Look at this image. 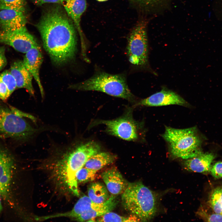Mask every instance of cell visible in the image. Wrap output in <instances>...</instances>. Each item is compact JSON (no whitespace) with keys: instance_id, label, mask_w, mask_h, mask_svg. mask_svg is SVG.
Wrapping results in <instances>:
<instances>
[{"instance_id":"1","label":"cell","mask_w":222,"mask_h":222,"mask_svg":"<svg viewBox=\"0 0 222 222\" xmlns=\"http://www.w3.org/2000/svg\"><path fill=\"white\" fill-rule=\"evenodd\" d=\"M44 48L53 62L61 65L72 60L77 50V37L74 26L59 8L50 10L37 25Z\"/></svg>"},{"instance_id":"2","label":"cell","mask_w":222,"mask_h":222,"mask_svg":"<svg viewBox=\"0 0 222 222\" xmlns=\"http://www.w3.org/2000/svg\"><path fill=\"white\" fill-rule=\"evenodd\" d=\"M100 150L101 146L98 143L90 141L71 146L58 161L56 164L57 175L74 195H79L76 179L77 172L84 166L90 157L100 152Z\"/></svg>"},{"instance_id":"3","label":"cell","mask_w":222,"mask_h":222,"mask_svg":"<svg viewBox=\"0 0 222 222\" xmlns=\"http://www.w3.org/2000/svg\"><path fill=\"white\" fill-rule=\"evenodd\" d=\"M121 201L124 208L141 221L151 220L158 210L155 193L140 182L128 183L122 194Z\"/></svg>"},{"instance_id":"4","label":"cell","mask_w":222,"mask_h":222,"mask_svg":"<svg viewBox=\"0 0 222 222\" xmlns=\"http://www.w3.org/2000/svg\"><path fill=\"white\" fill-rule=\"evenodd\" d=\"M69 88L83 91L101 92L131 102H134L136 100L129 88L125 75L124 74H114L102 71H97L88 79L71 84Z\"/></svg>"},{"instance_id":"5","label":"cell","mask_w":222,"mask_h":222,"mask_svg":"<svg viewBox=\"0 0 222 222\" xmlns=\"http://www.w3.org/2000/svg\"><path fill=\"white\" fill-rule=\"evenodd\" d=\"M162 136L174 158L186 160L203 153L201 140L195 127L177 129L166 127Z\"/></svg>"},{"instance_id":"6","label":"cell","mask_w":222,"mask_h":222,"mask_svg":"<svg viewBox=\"0 0 222 222\" xmlns=\"http://www.w3.org/2000/svg\"><path fill=\"white\" fill-rule=\"evenodd\" d=\"M37 131V130L31 126L24 117L16 114L10 106L0 102V138L25 142Z\"/></svg>"},{"instance_id":"7","label":"cell","mask_w":222,"mask_h":222,"mask_svg":"<svg viewBox=\"0 0 222 222\" xmlns=\"http://www.w3.org/2000/svg\"><path fill=\"white\" fill-rule=\"evenodd\" d=\"M126 53L129 62L134 66L142 68L148 67V44L146 22L139 23L131 32Z\"/></svg>"},{"instance_id":"8","label":"cell","mask_w":222,"mask_h":222,"mask_svg":"<svg viewBox=\"0 0 222 222\" xmlns=\"http://www.w3.org/2000/svg\"><path fill=\"white\" fill-rule=\"evenodd\" d=\"M100 124L106 126V131L109 134L123 140L133 141L138 138V123L133 119L130 111L115 119L95 121L90 126Z\"/></svg>"},{"instance_id":"9","label":"cell","mask_w":222,"mask_h":222,"mask_svg":"<svg viewBox=\"0 0 222 222\" xmlns=\"http://www.w3.org/2000/svg\"><path fill=\"white\" fill-rule=\"evenodd\" d=\"M15 158L10 150L0 143V195L2 199L11 204V188Z\"/></svg>"},{"instance_id":"10","label":"cell","mask_w":222,"mask_h":222,"mask_svg":"<svg viewBox=\"0 0 222 222\" xmlns=\"http://www.w3.org/2000/svg\"><path fill=\"white\" fill-rule=\"evenodd\" d=\"M0 43L13 47L19 52L26 53L39 46L34 37L26 27L15 32H7L0 30Z\"/></svg>"},{"instance_id":"11","label":"cell","mask_w":222,"mask_h":222,"mask_svg":"<svg viewBox=\"0 0 222 222\" xmlns=\"http://www.w3.org/2000/svg\"><path fill=\"white\" fill-rule=\"evenodd\" d=\"M174 105L187 107L190 106L189 104L178 94L165 88L149 97L141 100L136 105L159 106Z\"/></svg>"},{"instance_id":"12","label":"cell","mask_w":222,"mask_h":222,"mask_svg":"<svg viewBox=\"0 0 222 222\" xmlns=\"http://www.w3.org/2000/svg\"><path fill=\"white\" fill-rule=\"evenodd\" d=\"M25 12L9 9H0V30L7 32L18 31L25 27Z\"/></svg>"},{"instance_id":"13","label":"cell","mask_w":222,"mask_h":222,"mask_svg":"<svg viewBox=\"0 0 222 222\" xmlns=\"http://www.w3.org/2000/svg\"><path fill=\"white\" fill-rule=\"evenodd\" d=\"M23 63L32 74L39 89L42 97L44 95L43 89L39 76V69L43 61V56L39 46L34 47L26 52Z\"/></svg>"},{"instance_id":"14","label":"cell","mask_w":222,"mask_h":222,"mask_svg":"<svg viewBox=\"0 0 222 222\" xmlns=\"http://www.w3.org/2000/svg\"><path fill=\"white\" fill-rule=\"evenodd\" d=\"M101 176L108 191L112 195L122 194L127 186L128 183L115 167L105 171Z\"/></svg>"},{"instance_id":"15","label":"cell","mask_w":222,"mask_h":222,"mask_svg":"<svg viewBox=\"0 0 222 222\" xmlns=\"http://www.w3.org/2000/svg\"><path fill=\"white\" fill-rule=\"evenodd\" d=\"M10 71L14 78L18 88H24L32 96L34 90L32 84V74L24 65L23 61L17 60L11 65Z\"/></svg>"},{"instance_id":"16","label":"cell","mask_w":222,"mask_h":222,"mask_svg":"<svg viewBox=\"0 0 222 222\" xmlns=\"http://www.w3.org/2000/svg\"><path fill=\"white\" fill-rule=\"evenodd\" d=\"M215 158L212 153L203 152L195 157L185 160L183 166L189 171L203 174L209 173L211 163Z\"/></svg>"},{"instance_id":"17","label":"cell","mask_w":222,"mask_h":222,"mask_svg":"<svg viewBox=\"0 0 222 222\" xmlns=\"http://www.w3.org/2000/svg\"><path fill=\"white\" fill-rule=\"evenodd\" d=\"M60 3L65 10L74 22L77 27L82 41V46L84 45L82 32L80 26L82 15L86 8V0H61Z\"/></svg>"},{"instance_id":"18","label":"cell","mask_w":222,"mask_h":222,"mask_svg":"<svg viewBox=\"0 0 222 222\" xmlns=\"http://www.w3.org/2000/svg\"><path fill=\"white\" fill-rule=\"evenodd\" d=\"M117 203L116 196L112 195L105 202L84 212L76 220L80 222L88 221L91 219L100 216L111 211L115 208Z\"/></svg>"},{"instance_id":"19","label":"cell","mask_w":222,"mask_h":222,"mask_svg":"<svg viewBox=\"0 0 222 222\" xmlns=\"http://www.w3.org/2000/svg\"><path fill=\"white\" fill-rule=\"evenodd\" d=\"M116 156L107 152H98L90 157L84 167L97 171L105 166L113 163Z\"/></svg>"},{"instance_id":"20","label":"cell","mask_w":222,"mask_h":222,"mask_svg":"<svg viewBox=\"0 0 222 222\" xmlns=\"http://www.w3.org/2000/svg\"><path fill=\"white\" fill-rule=\"evenodd\" d=\"M88 195L95 203L101 204L106 201L109 198L108 190L102 183L96 182L91 183L88 191Z\"/></svg>"},{"instance_id":"21","label":"cell","mask_w":222,"mask_h":222,"mask_svg":"<svg viewBox=\"0 0 222 222\" xmlns=\"http://www.w3.org/2000/svg\"><path fill=\"white\" fill-rule=\"evenodd\" d=\"M208 203L215 213L222 214V187H217L212 191Z\"/></svg>"},{"instance_id":"22","label":"cell","mask_w":222,"mask_h":222,"mask_svg":"<svg viewBox=\"0 0 222 222\" xmlns=\"http://www.w3.org/2000/svg\"><path fill=\"white\" fill-rule=\"evenodd\" d=\"M97 171L84 167L80 168L77 172L76 175L77 183L93 181Z\"/></svg>"},{"instance_id":"23","label":"cell","mask_w":222,"mask_h":222,"mask_svg":"<svg viewBox=\"0 0 222 222\" xmlns=\"http://www.w3.org/2000/svg\"><path fill=\"white\" fill-rule=\"evenodd\" d=\"M25 0H0V9L25 12Z\"/></svg>"},{"instance_id":"24","label":"cell","mask_w":222,"mask_h":222,"mask_svg":"<svg viewBox=\"0 0 222 222\" xmlns=\"http://www.w3.org/2000/svg\"><path fill=\"white\" fill-rule=\"evenodd\" d=\"M0 77L7 86L10 95L17 88L14 78L9 70L3 72L0 74Z\"/></svg>"},{"instance_id":"25","label":"cell","mask_w":222,"mask_h":222,"mask_svg":"<svg viewBox=\"0 0 222 222\" xmlns=\"http://www.w3.org/2000/svg\"><path fill=\"white\" fill-rule=\"evenodd\" d=\"M197 213L199 217L205 221L222 222V214H218L215 212L209 214L202 208L199 210Z\"/></svg>"},{"instance_id":"26","label":"cell","mask_w":222,"mask_h":222,"mask_svg":"<svg viewBox=\"0 0 222 222\" xmlns=\"http://www.w3.org/2000/svg\"><path fill=\"white\" fill-rule=\"evenodd\" d=\"M96 221L98 222H125L126 217H125L111 212L99 216Z\"/></svg>"},{"instance_id":"27","label":"cell","mask_w":222,"mask_h":222,"mask_svg":"<svg viewBox=\"0 0 222 222\" xmlns=\"http://www.w3.org/2000/svg\"><path fill=\"white\" fill-rule=\"evenodd\" d=\"M209 173L214 178H222V161L217 162L211 166Z\"/></svg>"},{"instance_id":"28","label":"cell","mask_w":222,"mask_h":222,"mask_svg":"<svg viewBox=\"0 0 222 222\" xmlns=\"http://www.w3.org/2000/svg\"><path fill=\"white\" fill-rule=\"evenodd\" d=\"M10 95L7 86L0 77V99L5 101Z\"/></svg>"},{"instance_id":"29","label":"cell","mask_w":222,"mask_h":222,"mask_svg":"<svg viewBox=\"0 0 222 222\" xmlns=\"http://www.w3.org/2000/svg\"><path fill=\"white\" fill-rule=\"evenodd\" d=\"M10 107L12 110L16 114L23 117L29 118L34 122L36 123L37 121L36 118L31 115L22 111L13 106H10Z\"/></svg>"},{"instance_id":"30","label":"cell","mask_w":222,"mask_h":222,"mask_svg":"<svg viewBox=\"0 0 222 222\" xmlns=\"http://www.w3.org/2000/svg\"><path fill=\"white\" fill-rule=\"evenodd\" d=\"M5 48L4 47H0V71L6 65L7 62L5 55Z\"/></svg>"},{"instance_id":"31","label":"cell","mask_w":222,"mask_h":222,"mask_svg":"<svg viewBox=\"0 0 222 222\" xmlns=\"http://www.w3.org/2000/svg\"><path fill=\"white\" fill-rule=\"evenodd\" d=\"M36 5H40L47 3H60L61 0H33Z\"/></svg>"},{"instance_id":"32","label":"cell","mask_w":222,"mask_h":222,"mask_svg":"<svg viewBox=\"0 0 222 222\" xmlns=\"http://www.w3.org/2000/svg\"><path fill=\"white\" fill-rule=\"evenodd\" d=\"M133 2H138V3L145 5H149L153 3H155L160 0H130Z\"/></svg>"},{"instance_id":"33","label":"cell","mask_w":222,"mask_h":222,"mask_svg":"<svg viewBox=\"0 0 222 222\" xmlns=\"http://www.w3.org/2000/svg\"><path fill=\"white\" fill-rule=\"evenodd\" d=\"M2 198L0 195V215L2 212Z\"/></svg>"},{"instance_id":"34","label":"cell","mask_w":222,"mask_h":222,"mask_svg":"<svg viewBox=\"0 0 222 222\" xmlns=\"http://www.w3.org/2000/svg\"><path fill=\"white\" fill-rule=\"evenodd\" d=\"M99 2H104L107 1L108 0H96Z\"/></svg>"}]
</instances>
